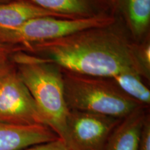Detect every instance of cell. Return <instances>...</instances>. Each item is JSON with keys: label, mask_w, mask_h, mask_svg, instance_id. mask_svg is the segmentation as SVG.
Returning <instances> with one entry per match:
<instances>
[{"label": "cell", "mask_w": 150, "mask_h": 150, "mask_svg": "<svg viewBox=\"0 0 150 150\" xmlns=\"http://www.w3.org/2000/svg\"><path fill=\"white\" fill-rule=\"evenodd\" d=\"M112 26L85 29L13 52L31 54L85 76L111 79L122 72H134L149 79L138 59V45Z\"/></svg>", "instance_id": "6da1fadb"}, {"label": "cell", "mask_w": 150, "mask_h": 150, "mask_svg": "<svg viewBox=\"0 0 150 150\" xmlns=\"http://www.w3.org/2000/svg\"><path fill=\"white\" fill-rule=\"evenodd\" d=\"M11 56L46 125L65 142L70 110L65 99L61 68L24 52H11Z\"/></svg>", "instance_id": "7a4b0ae2"}, {"label": "cell", "mask_w": 150, "mask_h": 150, "mask_svg": "<svg viewBox=\"0 0 150 150\" xmlns=\"http://www.w3.org/2000/svg\"><path fill=\"white\" fill-rule=\"evenodd\" d=\"M62 72L65 99L69 110L122 119L141 106L109 79L85 76L63 70Z\"/></svg>", "instance_id": "3957f363"}, {"label": "cell", "mask_w": 150, "mask_h": 150, "mask_svg": "<svg viewBox=\"0 0 150 150\" xmlns=\"http://www.w3.org/2000/svg\"><path fill=\"white\" fill-rule=\"evenodd\" d=\"M114 16L105 13L81 18L39 17L18 27H0V43L13 50L33 44L48 42L93 28L113 25Z\"/></svg>", "instance_id": "277c9868"}, {"label": "cell", "mask_w": 150, "mask_h": 150, "mask_svg": "<svg viewBox=\"0 0 150 150\" xmlns=\"http://www.w3.org/2000/svg\"><path fill=\"white\" fill-rule=\"evenodd\" d=\"M0 122L18 126H47L16 65L0 81Z\"/></svg>", "instance_id": "5b68a950"}, {"label": "cell", "mask_w": 150, "mask_h": 150, "mask_svg": "<svg viewBox=\"0 0 150 150\" xmlns=\"http://www.w3.org/2000/svg\"><path fill=\"white\" fill-rule=\"evenodd\" d=\"M121 120L95 112L70 110L66 122L65 144L70 150H104Z\"/></svg>", "instance_id": "8992f818"}, {"label": "cell", "mask_w": 150, "mask_h": 150, "mask_svg": "<svg viewBox=\"0 0 150 150\" xmlns=\"http://www.w3.org/2000/svg\"><path fill=\"white\" fill-rule=\"evenodd\" d=\"M57 138L46 125L18 126L0 122V150H20Z\"/></svg>", "instance_id": "52a82bcc"}, {"label": "cell", "mask_w": 150, "mask_h": 150, "mask_svg": "<svg viewBox=\"0 0 150 150\" xmlns=\"http://www.w3.org/2000/svg\"><path fill=\"white\" fill-rule=\"evenodd\" d=\"M147 108L140 106L123 119L108 138L104 150H138Z\"/></svg>", "instance_id": "ba28073f"}, {"label": "cell", "mask_w": 150, "mask_h": 150, "mask_svg": "<svg viewBox=\"0 0 150 150\" xmlns=\"http://www.w3.org/2000/svg\"><path fill=\"white\" fill-rule=\"evenodd\" d=\"M63 18H87L103 13L107 6L99 0H28Z\"/></svg>", "instance_id": "9c48e42d"}, {"label": "cell", "mask_w": 150, "mask_h": 150, "mask_svg": "<svg viewBox=\"0 0 150 150\" xmlns=\"http://www.w3.org/2000/svg\"><path fill=\"white\" fill-rule=\"evenodd\" d=\"M45 16L63 18L33 4L28 0H15L10 2L0 3L1 27H16L31 19Z\"/></svg>", "instance_id": "30bf717a"}, {"label": "cell", "mask_w": 150, "mask_h": 150, "mask_svg": "<svg viewBox=\"0 0 150 150\" xmlns=\"http://www.w3.org/2000/svg\"><path fill=\"white\" fill-rule=\"evenodd\" d=\"M118 7L125 14L134 36H143L149 27L150 0H119L116 8Z\"/></svg>", "instance_id": "8fae6325"}, {"label": "cell", "mask_w": 150, "mask_h": 150, "mask_svg": "<svg viewBox=\"0 0 150 150\" xmlns=\"http://www.w3.org/2000/svg\"><path fill=\"white\" fill-rule=\"evenodd\" d=\"M142 75L134 72H122L109 79L120 89L142 107L150 105V91L142 81Z\"/></svg>", "instance_id": "7c38bea8"}, {"label": "cell", "mask_w": 150, "mask_h": 150, "mask_svg": "<svg viewBox=\"0 0 150 150\" xmlns=\"http://www.w3.org/2000/svg\"><path fill=\"white\" fill-rule=\"evenodd\" d=\"M20 150H70V149L65 142L59 138L52 141L30 146Z\"/></svg>", "instance_id": "4fadbf2b"}, {"label": "cell", "mask_w": 150, "mask_h": 150, "mask_svg": "<svg viewBox=\"0 0 150 150\" xmlns=\"http://www.w3.org/2000/svg\"><path fill=\"white\" fill-rule=\"evenodd\" d=\"M11 49L0 52V81L15 66L11 56Z\"/></svg>", "instance_id": "5bb4252c"}, {"label": "cell", "mask_w": 150, "mask_h": 150, "mask_svg": "<svg viewBox=\"0 0 150 150\" xmlns=\"http://www.w3.org/2000/svg\"><path fill=\"white\" fill-rule=\"evenodd\" d=\"M138 56L140 64L149 76L150 70V44L149 41L145 42L142 45L138 46Z\"/></svg>", "instance_id": "9a60e30c"}, {"label": "cell", "mask_w": 150, "mask_h": 150, "mask_svg": "<svg viewBox=\"0 0 150 150\" xmlns=\"http://www.w3.org/2000/svg\"><path fill=\"white\" fill-rule=\"evenodd\" d=\"M138 150H150V115L147 113L140 136Z\"/></svg>", "instance_id": "2e32d148"}, {"label": "cell", "mask_w": 150, "mask_h": 150, "mask_svg": "<svg viewBox=\"0 0 150 150\" xmlns=\"http://www.w3.org/2000/svg\"><path fill=\"white\" fill-rule=\"evenodd\" d=\"M99 1H102L108 7L110 6L113 8H116L117 4L119 2V0H99Z\"/></svg>", "instance_id": "e0dca14e"}, {"label": "cell", "mask_w": 150, "mask_h": 150, "mask_svg": "<svg viewBox=\"0 0 150 150\" xmlns=\"http://www.w3.org/2000/svg\"><path fill=\"white\" fill-rule=\"evenodd\" d=\"M7 49H10V48L8 47H6L4 45H1V43H0V52L3 51V50H7Z\"/></svg>", "instance_id": "ac0fdd59"}, {"label": "cell", "mask_w": 150, "mask_h": 150, "mask_svg": "<svg viewBox=\"0 0 150 150\" xmlns=\"http://www.w3.org/2000/svg\"><path fill=\"white\" fill-rule=\"evenodd\" d=\"M15 1V0H0V3H6V2H10V1Z\"/></svg>", "instance_id": "d6986e66"}]
</instances>
